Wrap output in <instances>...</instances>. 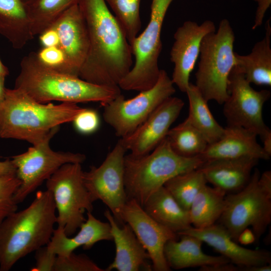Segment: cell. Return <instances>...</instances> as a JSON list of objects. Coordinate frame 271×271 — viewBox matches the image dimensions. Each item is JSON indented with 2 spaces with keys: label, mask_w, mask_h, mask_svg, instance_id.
I'll list each match as a JSON object with an SVG mask.
<instances>
[{
  "label": "cell",
  "mask_w": 271,
  "mask_h": 271,
  "mask_svg": "<svg viewBox=\"0 0 271 271\" xmlns=\"http://www.w3.org/2000/svg\"><path fill=\"white\" fill-rule=\"evenodd\" d=\"M5 78L0 77V104L4 101L5 97L6 89L5 87Z\"/></svg>",
  "instance_id": "cell-43"
},
{
  "label": "cell",
  "mask_w": 271,
  "mask_h": 271,
  "mask_svg": "<svg viewBox=\"0 0 271 271\" xmlns=\"http://www.w3.org/2000/svg\"><path fill=\"white\" fill-rule=\"evenodd\" d=\"M173 1L152 0L149 24L130 44L134 64L119 83L120 89L142 91L152 88L157 82L161 70L158 59L162 48V28Z\"/></svg>",
  "instance_id": "cell-8"
},
{
  "label": "cell",
  "mask_w": 271,
  "mask_h": 271,
  "mask_svg": "<svg viewBox=\"0 0 271 271\" xmlns=\"http://www.w3.org/2000/svg\"><path fill=\"white\" fill-rule=\"evenodd\" d=\"M184 105L183 100L176 97L166 99L133 132L120 139L126 151L134 156L152 151L166 138Z\"/></svg>",
  "instance_id": "cell-16"
},
{
  "label": "cell",
  "mask_w": 271,
  "mask_h": 271,
  "mask_svg": "<svg viewBox=\"0 0 271 271\" xmlns=\"http://www.w3.org/2000/svg\"><path fill=\"white\" fill-rule=\"evenodd\" d=\"M207 182L199 169L179 174L164 185L178 204L189 211L198 192Z\"/></svg>",
  "instance_id": "cell-31"
},
{
  "label": "cell",
  "mask_w": 271,
  "mask_h": 271,
  "mask_svg": "<svg viewBox=\"0 0 271 271\" xmlns=\"http://www.w3.org/2000/svg\"><path fill=\"white\" fill-rule=\"evenodd\" d=\"M120 217L123 223L129 224L148 252L154 270H170L164 247L168 241L177 239L179 235L155 220L133 199L127 200L121 210Z\"/></svg>",
  "instance_id": "cell-14"
},
{
  "label": "cell",
  "mask_w": 271,
  "mask_h": 271,
  "mask_svg": "<svg viewBox=\"0 0 271 271\" xmlns=\"http://www.w3.org/2000/svg\"><path fill=\"white\" fill-rule=\"evenodd\" d=\"M36 52L39 60L47 67L60 73L78 77L58 45L41 47Z\"/></svg>",
  "instance_id": "cell-34"
},
{
  "label": "cell",
  "mask_w": 271,
  "mask_h": 271,
  "mask_svg": "<svg viewBox=\"0 0 271 271\" xmlns=\"http://www.w3.org/2000/svg\"><path fill=\"white\" fill-rule=\"evenodd\" d=\"M189 110L187 119L204 136L208 145L214 143L223 136L225 128L212 114L207 102L195 84L190 82L186 90Z\"/></svg>",
  "instance_id": "cell-28"
},
{
  "label": "cell",
  "mask_w": 271,
  "mask_h": 271,
  "mask_svg": "<svg viewBox=\"0 0 271 271\" xmlns=\"http://www.w3.org/2000/svg\"><path fill=\"white\" fill-rule=\"evenodd\" d=\"M36 251V264L32 271H54L57 255L48 250L47 246H42Z\"/></svg>",
  "instance_id": "cell-37"
},
{
  "label": "cell",
  "mask_w": 271,
  "mask_h": 271,
  "mask_svg": "<svg viewBox=\"0 0 271 271\" xmlns=\"http://www.w3.org/2000/svg\"><path fill=\"white\" fill-rule=\"evenodd\" d=\"M21 183L16 174L0 176V224L17 210L14 195Z\"/></svg>",
  "instance_id": "cell-33"
},
{
  "label": "cell",
  "mask_w": 271,
  "mask_h": 271,
  "mask_svg": "<svg viewBox=\"0 0 271 271\" xmlns=\"http://www.w3.org/2000/svg\"><path fill=\"white\" fill-rule=\"evenodd\" d=\"M215 31V26L211 21H205L201 25L188 21L175 33V41L170 52V59L174 64L171 79L182 92H186L190 83V74L199 56L203 38Z\"/></svg>",
  "instance_id": "cell-15"
},
{
  "label": "cell",
  "mask_w": 271,
  "mask_h": 271,
  "mask_svg": "<svg viewBox=\"0 0 271 271\" xmlns=\"http://www.w3.org/2000/svg\"><path fill=\"white\" fill-rule=\"evenodd\" d=\"M166 138L172 150L179 155L185 157L200 155L208 145L204 136L187 118L170 129Z\"/></svg>",
  "instance_id": "cell-29"
},
{
  "label": "cell",
  "mask_w": 271,
  "mask_h": 271,
  "mask_svg": "<svg viewBox=\"0 0 271 271\" xmlns=\"http://www.w3.org/2000/svg\"><path fill=\"white\" fill-rule=\"evenodd\" d=\"M78 0H37L26 5L32 33L35 37L49 27L66 10Z\"/></svg>",
  "instance_id": "cell-30"
},
{
  "label": "cell",
  "mask_w": 271,
  "mask_h": 271,
  "mask_svg": "<svg viewBox=\"0 0 271 271\" xmlns=\"http://www.w3.org/2000/svg\"><path fill=\"white\" fill-rule=\"evenodd\" d=\"M57 34L58 46L79 77L88 51L89 38L85 21L76 4L64 12L52 24Z\"/></svg>",
  "instance_id": "cell-17"
},
{
  "label": "cell",
  "mask_w": 271,
  "mask_h": 271,
  "mask_svg": "<svg viewBox=\"0 0 271 271\" xmlns=\"http://www.w3.org/2000/svg\"><path fill=\"white\" fill-rule=\"evenodd\" d=\"M227 91L223 113L228 125L244 127L261 139L271 131L262 118L263 104L270 96L269 90H254L235 65L228 77Z\"/></svg>",
  "instance_id": "cell-12"
},
{
  "label": "cell",
  "mask_w": 271,
  "mask_h": 271,
  "mask_svg": "<svg viewBox=\"0 0 271 271\" xmlns=\"http://www.w3.org/2000/svg\"><path fill=\"white\" fill-rule=\"evenodd\" d=\"M180 240L168 241L164 247L165 256L170 268L180 269L188 267L212 266L230 262L222 255L213 256L202 249L203 242L189 234H178Z\"/></svg>",
  "instance_id": "cell-23"
},
{
  "label": "cell",
  "mask_w": 271,
  "mask_h": 271,
  "mask_svg": "<svg viewBox=\"0 0 271 271\" xmlns=\"http://www.w3.org/2000/svg\"><path fill=\"white\" fill-rule=\"evenodd\" d=\"M268 19L264 37L254 45L251 53L240 55L235 52L236 66L250 83L271 85V27Z\"/></svg>",
  "instance_id": "cell-25"
},
{
  "label": "cell",
  "mask_w": 271,
  "mask_h": 271,
  "mask_svg": "<svg viewBox=\"0 0 271 271\" xmlns=\"http://www.w3.org/2000/svg\"><path fill=\"white\" fill-rule=\"evenodd\" d=\"M14 88L41 103L98 102L103 106L121 93L118 86L97 85L52 70L41 63L36 52L22 58Z\"/></svg>",
  "instance_id": "cell-3"
},
{
  "label": "cell",
  "mask_w": 271,
  "mask_h": 271,
  "mask_svg": "<svg viewBox=\"0 0 271 271\" xmlns=\"http://www.w3.org/2000/svg\"><path fill=\"white\" fill-rule=\"evenodd\" d=\"M59 127L52 129L42 140L25 152L11 157L16 169V175L21 182L14 195L17 204L22 202L64 164H82L85 160L86 157L82 154L55 151L51 148L50 142Z\"/></svg>",
  "instance_id": "cell-10"
},
{
  "label": "cell",
  "mask_w": 271,
  "mask_h": 271,
  "mask_svg": "<svg viewBox=\"0 0 271 271\" xmlns=\"http://www.w3.org/2000/svg\"><path fill=\"white\" fill-rule=\"evenodd\" d=\"M257 136L255 132L244 127L227 125L222 138L216 142L208 145L198 156L204 161L243 157L269 160L270 156L258 144Z\"/></svg>",
  "instance_id": "cell-20"
},
{
  "label": "cell",
  "mask_w": 271,
  "mask_h": 271,
  "mask_svg": "<svg viewBox=\"0 0 271 271\" xmlns=\"http://www.w3.org/2000/svg\"><path fill=\"white\" fill-rule=\"evenodd\" d=\"M226 195L217 188L205 185L196 196L189 210L193 227L201 229L214 224L224 210Z\"/></svg>",
  "instance_id": "cell-27"
},
{
  "label": "cell",
  "mask_w": 271,
  "mask_h": 271,
  "mask_svg": "<svg viewBox=\"0 0 271 271\" xmlns=\"http://www.w3.org/2000/svg\"><path fill=\"white\" fill-rule=\"evenodd\" d=\"M9 74L8 68L3 63L0 59V77L6 78Z\"/></svg>",
  "instance_id": "cell-44"
},
{
  "label": "cell",
  "mask_w": 271,
  "mask_h": 271,
  "mask_svg": "<svg viewBox=\"0 0 271 271\" xmlns=\"http://www.w3.org/2000/svg\"><path fill=\"white\" fill-rule=\"evenodd\" d=\"M259 160L249 157L216 159L205 161L198 169L207 183L228 194L237 192L247 185Z\"/></svg>",
  "instance_id": "cell-19"
},
{
  "label": "cell",
  "mask_w": 271,
  "mask_h": 271,
  "mask_svg": "<svg viewBox=\"0 0 271 271\" xmlns=\"http://www.w3.org/2000/svg\"><path fill=\"white\" fill-rule=\"evenodd\" d=\"M72 122L77 131L82 134H89L97 130L100 125V118L95 110L83 108Z\"/></svg>",
  "instance_id": "cell-36"
},
{
  "label": "cell",
  "mask_w": 271,
  "mask_h": 271,
  "mask_svg": "<svg viewBox=\"0 0 271 271\" xmlns=\"http://www.w3.org/2000/svg\"><path fill=\"white\" fill-rule=\"evenodd\" d=\"M254 1L257 3L258 6L255 13L254 25L252 27V30L255 29L262 24L265 14L271 4V0Z\"/></svg>",
  "instance_id": "cell-39"
},
{
  "label": "cell",
  "mask_w": 271,
  "mask_h": 271,
  "mask_svg": "<svg viewBox=\"0 0 271 271\" xmlns=\"http://www.w3.org/2000/svg\"><path fill=\"white\" fill-rule=\"evenodd\" d=\"M52 193L39 191L30 205L0 224V271H8L21 258L50 241L57 222Z\"/></svg>",
  "instance_id": "cell-2"
},
{
  "label": "cell",
  "mask_w": 271,
  "mask_h": 271,
  "mask_svg": "<svg viewBox=\"0 0 271 271\" xmlns=\"http://www.w3.org/2000/svg\"><path fill=\"white\" fill-rule=\"evenodd\" d=\"M260 175L255 168L243 189L226 195L225 209L219 220L237 242L240 233L248 227L255 241L259 240L271 222V189L259 182Z\"/></svg>",
  "instance_id": "cell-7"
},
{
  "label": "cell",
  "mask_w": 271,
  "mask_h": 271,
  "mask_svg": "<svg viewBox=\"0 0 271 271\" xmlns=\"http://www.w3.org/2000/svg\"><path fill=\"white\" fill-rule=\"evenodd\" d=\"M126 150L120 139L98 167L83 172V179L93 201H101L118 223L123 224L121 210L127 198L124 186V160Z\"/></svg>",
  "instance_id": "cell-13"
},
{
  "label": "cell",
  "mask_w": 271,
  "mask_h": 271,
  "mask_svg": "<svg viewBox=\"0 0 271 271\" xmlns=\"http://www.w3.org/2000/svg\"><path fill=\"white\" fill-rule=\"evenodd\" d=\"M175 91L171 78L164 70H161L158 80L152 88L129 99L120 93L103 105L104 119L117 136L123 138L137 129Z\"/></svg>",
  "instance_id": "cell-11"
},
{
  "label": "cell",
  "mask_w": 271,
  "mask_h": 271,
  "mask_svg": "<svg viewBox=\"0 0 271 271\" xmlns=\"http://www.w3.org/2000/svg\"><path fill=\"white\" fill-rule=\"evenodd\" d=\"M87 219L80 226V230L73 237L65 234L64 229L57 227L46 245L51 252L57 255L66 256L80 246L85 249L91 248L102 240H112L109 223L102 222L95 218L91 212H87Z\"/></svg>",
  "instance_id": "cell-22"
},
{
  "label": "cell",
  "mask_w": 271,
  "mask_h": 271,
  "mask_svg": "<svg viewBox=\"0 0 271 271\" xmlns=\"http://www.w3.org/2000/svg\"><path fill=\"white\" fill-rule=\"evenodd\" d=\"M84 254L57 255L54 271H105Z\"/></svg>",
  "instance_id": "cell-35"
},
{
  "label": "cell",
  "mask_w": 271,
  "mask_h": 271,
  "mask_svg": "<svg viewBox=\"0 0 271 271\" xmlns=\"http://www.w3.org/2000/svg\"><path fill=\"white\" fill-rule=\"evenodd\" d=\"M25 5H28L34 2L37 0H22Z\"/></svg>",
  "instance_id": "cell-45"
},
{
  "label": "cell",
  "mask_w": 271,
  "mask_h": 271,
  "mask_svg": "<svg viewBox=\"0 0 271 271\" xmlns=\"http://www.w3.org/2000/svg\"><path fill=\"white\" fill-rule=\"evenodd\" d=\"M112 9L130 44L141 28V0H104Z\"/></svg>",
  "instance_id": "cell-32"
},
{
  "label": "cell",
  "mask_w": 271,
  "mask_h": 271,
  "mask_svg": "<svg viewBox=\"0 0 271 271\" xmlns=\"http://www.w3.org/2000/svg\"><path fill=\"white\" fill-rule=\"evenodd\" d=\"M0 34L16 49L23 48L34 37L22 0H0Z\"/></svg>",
  "instance_id": "cell-26"
},
{
  "label": "cell",
  "mask_w": 271,
  "mask_h": 271,
  "mask_svg": "<svg viewBox=\"0 0 271 271\" xmlns=\"http://www.w3.org/2000/svg\"><path fill=\"white\" fill-rule=\"evenodd\" d=\"M199 156L185 157L176 153L166 138L144 156L125 155L124 186L127 199L142 207L149 197L166 182L182 173L198 169L204 162Z\"/></svg>",
  "instance_id": "cell-5"
},
{
  "label": "cell",
  "mask_w": 271,
  "mask_h": 271,
  "mask_svg": "<svg viewBox=\"0 0 271 271\" xmlns=\"http://www.w3.org/2000/svg\"><path fill=\"white\" fill-rule=\"evenodd\" d=\"M234 40L230 24L224 19L217 32L206 35L201 42L195 85L207 101L223 104L228 97V77L236 65Z\"/></svg>",
  "instance_id": "cell-6"
},
{
  "label": "cell",
  "mask_w": 271,
  "mask_h": 271,
  "mask_svg": "<svg viewBox=\"0 0 271 271\" xmlns=\"http://www.w3.org/2000/svg\"><path fill=\"white\" fill-rule=\"evenodd\" d=\"M80 163H69L60 167L46 180L58 212V227L67 236L74 234L86 220L85 211L92 212L93 201L85 186Z\"/></svg>",
  "instance_id": "cell-9"
},
{
  "label": "cell",
  "mask_w": 271,
  "mask_h": 271,
  "mask_svg": "<svg viewBox=\"0 0 271 271\" xmlns=\"http://www.w3.org/2000/svg\"><path fill=\"white\" fill-rule=\"evenodd\" d=\"M200 271H270L271 264L262 266L239 265L228 262L200 267Z\"/></svg>",
  "instance_id": "cell-38"
},
{
  "label": "cell",
  "mask_w": 271,
  "mask_h": 271,
  "mask_svg": "<svg viewBox=\"0 0 271 271\" xmlns=\"http://www.w3.org/2000/svg\"><path fill=\"white\" fill-rule=\"evenodd\" d=\"M143 208L155 220L177 234L192 226L189 211L183 209L164 186L149 197Z\"/></svg>",
  "instance_id": "cell-24"
},
{
  "label": "cell",
  "mask_w": 271,
  "mask_h": 271,
  "mask_svg": "<svg viewBox=\"0 0 271 271\" xmlns=\"http://www.w3.org/2000/svg\"><path fill=\"white\" fill-rule=\"evenodd\" d=\"M262 143V148L265 153L271 156V131L261 139Z\"/></svg>",
  "instance_id": "cell-42"
},
{
  "label": "cell",
  "mask_w": 271,
  "mask_h": 271,
  "mask_svg": "<svg viewBox=\"0 0 271 271\" xmlns=\"http://www.w3.org/2000/svg\"><path fill=\"white\" fill-rule=\"evenodd\" d=\"M16 173V169L11 160L0 161V176Z\"/></svg>",
  "instance_id": "cell-41"
},
{
  "label": "cell",
  "mask_w": 271,
  "mask_h": 271,
  "mask_svg": "<svg viewBox=\"0 0 271 271\" xmlns=\"http://www.w3.org/2000/svg\"><path fill=\"white\" fill-rule=\"evenodd\" d=\"M255 241V236L252 231L248 228L243 230L239 234L237 242L242 245L252 243Z\"/></svg>",
  "instance_id": "cell-40"
},
{
  "label": "cell",
  "mask_w": 271,
  "mask_h": 271,
  "mask_svg": "<svg viewBox=\"0 0 271 271\" xmlns=\"http://www.w3.org/2000/svg\"><path fill=\"white\" fill-rule=\"evenodd\" d=\"M104 215L110 225L112 240L115 246L114 259L105 270L138 271L142 267L151 270L150 266L146 263L147 260L150 258L149 254L129 224L119 226L108 209L105 211Z\"/></svg>",
  "instance_id": "cell-21"
},
{
  "label": "cell",
  "mask_w": 271,
  "mask_h": 271,
  "mask_svg": "<svg viewBox=\"0 0 271 271\" xmlns=\"http://www.w3.org/2000/svg\"><path fill=\"white\" fill-rule=\"evenodd\" d=\"M83 108L77 103L39 102L21 89H6L0 104V138L35 145L55 127L72 122Z\"/></svg>",
  "instance_id": "cell-4"
},
{
  "label": "cell",
  "mask_w": 271,
  "mask_h": 271,
  "mask_svg": "<svg viewBox=\"0 0 271 271\" xmlns=\"http://www.w3.org/2000/svg\"><path fill=\"white\" fill-rule=\"evenodd\" d=\"M78 4L89 38L87 55L79 77L97 85L118 87L133 63L126 35L104 0H78Z\"/></svg>",
  "instance_id": "cell-1"
},
{
  "label": "cell",
  "mask_w": 271,
  "mask_h": 271,
  "mask_svg": "<svg viewBox=\"0 0 271 271\" xmlns=\"http://www.w3.org/2000/svg\"><path fill=\"white\" fill-rule=\"evenodd\" d=\"M194 236L213 247L230 262L244 266H262L271 264L270 253L263 249L243 247L234 241L221 224L198 229L192 226L178 234Z\"/></svg>",
  "instance_id": "cell-18"
}]
</instances>
